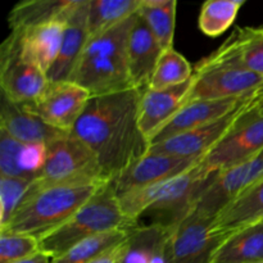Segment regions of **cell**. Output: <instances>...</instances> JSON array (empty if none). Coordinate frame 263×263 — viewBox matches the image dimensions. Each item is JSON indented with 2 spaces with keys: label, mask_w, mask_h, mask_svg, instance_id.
Here are the masks:
<instances>
[{
  "label": "cell",
  "mask_w": 263,
  "mask_h": 263,
  "mask_svg": "<svg viewBox=\"0 0 263 263\" xmlns=\"http://www.w3.org/2000/svg\"><path fill=\"white\" fill-rule=\"evenodd\" d=\"M143 90L91 97L71 134L95 153L107 179L113 180L149 151L139 126Z\"/></svg>",
  "instance_id": "1"
},
{
  "label": "cell",
  "mask_w": 263,
  "mask_h": 263,
  "mask_svg": "<svg viewBox=\"0 0 263 263\" xmlns=\"http://www.w3.org/2000/svg\"><path fill=\"white\" fill-rule=\"evenodd\" d=\"M216 175L202 161L179 176L120 195L121 210L134 225H138L141 216L151 213L153 223L174 230L193 212L199 195Z\"/></svg>",
  "instance_id": "2"
},
{
  "label": "cell",
  "mask_w": 263,
  "mask_h": 263,
  "mask_svg": "<svg viewBox=\"0 0 263 263\" xmlns=\"http://www.w3.org/2000/svg\"><path fill=\"white\" fill-rule=\"evenodd\" d=\"M135 15L102 35L89 37L69 81L86 89L91 97L136 89L127 58L128 35Z\"/></svg>",
  "instance_id": "3"
},
{
  "label": "cell",
  "mask_w": 263,
  "mask_h": 263,
  "mask_svg": "<svg viewBox=\"0 0 263 263\" xmlns=\"http://www.w3.org/2000/svg\"><path fill=\"white\" fill-rule=\"evenodd\" d=\"M100 186L39 187L33 181L22 204L0 231L26 234L40 240L66 223Z\"/></svg>",
  "instance_id": "4"
},
{
  "label": "cell",
  "mask_w": 263,
  "mask_h": 263,
  "mask_svg": "<svg viewBox=\"0 0 263 263\" xmlns=\"http://www.w3.org/2000/svg\"><path fill=\"white\" fill-rule=\"evenodd\" d=\"M263 86V77L241 63L231 36L194 67L184 105L197 100L233 99L253 95Z\"/></svg>",
  "instance_id": "5"
},
{
  "label": "cell",
  "mask_w": 263,
  "mask_h": 263,
  "mask_svg": "<svg viewBox=\"0 0 263 263\" xmlns=\"http://www.w3.org/2000/svg\"><path fill=\"white\" fill-rule=\"evenodd\" d=\"M135 226L121 210L120 200L109 181L102 185L66 223L41 238L39 243L41 251L55 259L85 239L115 229Z\"/></svg>",
  "instance_id": "6"
},
{
  "label": "cell",
  "mask_w": 263,
  "mask_h": 263,
  "mask_svg": "<svg viewBox=\"0 0 263 263\" xmlns=\"http://www.w3.org/2000/svg\"><path fill=\"white\" fill-rule=\"evenodd\" d=\"M109 182L94 152L71 133L48 144L39 187L84 186Z\"/></svg>",
  "instance_id": "7"
},
{
  "label": "cell",
  "mask_w": 263,
  "mask_h": 263,
  "mask_svg": "<svg viewBox=\"0 0 263 263\" xmlns=\"http://www.w3.org/2000/svg\"><path fill=\"white\" fill-rule=\"evenodd\" d=\"M48 84L45 72L23 55L20 36L10 32L0 46L2 95L17 104H32Z\"/></svg>",
  "instance_id": "8"
},
{
  "label": "cell",
  "mask_w": 263,
  "mask_h": 263,
  "mask_svg": "<svg viewBox=\"0 0 263 263\" xmlns=\"http://www.w3.org/2000/svg\"><path fill=\"white\" fill-rule=\"evenodd\" d=\"M253 99V98H252ZM263 151V108L249 103L233 130L204 156L211 171L221 172Z\"/></svg>",
  "instance_id": "9"
},
{
  "label": "cell",
  "mask_w": 263,
  "mask_h": 263,
  "mask_svg": "<svg viewBox=\"0 0 263 263\" xmlns=\"http://www.w3.org/2000/svg\"><path fill=\"white\" fill-rule=\"evenodd\" d=\"M263 179V151L247 161L217 172L198 198L193 211L215 218L234 198Z\"/></svg>",
  "instance_id": "10"
},
{
  "label": "cell",
  "mask_w": 263,
  "mask_h": 263,
  "mask_svg": "<svg viewBox=\"0 0 263 263\" xmlns=\"http://www.w3.org/2000/svg\"><path fill=\"white\" fill-rule=\"evenodd\" d=\"M213 220L193 211L170 230L168 263H211L216 249L226 239L213 233Z\"/></svg>",
  "instance_id": "11"
},
{
  "label": "cell",
  "mask_w": 263,
  "mask_h": 263,
  "mask_svg": "<svg viewBox=\"0 0 263 263\" xmlns=\"http://www.w3.org/2000/svg\"><path fill=\"white\" fill-rule=\"evenodd\" d=\"M251 100L234 109L229 115L223 116L220 120L151 145L148 152L168 154L181 158H204L205 154L210 153L239 122Z\"/></svg>",
  "instance_id": "12"
},
{
  "label": "cell",
  "mask_w": 263,
  "mask_h": 263,
  "mask_svg": "<svg viewBox=\"0 0 263 263\" xmlns=\"http://www.w3.org/2000/svg\"><path fill=\"white\" fill-rule=\"evenodd\" d=\"M90 98L91 95L86 89L72 81L49 82L35 103L25 105L53 127L71 133Z\"/></svg>",
  "instance_id": "13"
},
{
  "label": "cell",
  "mask_w": 263,
  "mask_h": 263,
  "mask_svg": "<svg viewBox=\"0 0 263 263\" xmlns=\"http://www.w3.org/2000/svg\"><path fill=\"white\" fill-rule=\"evenodd\" d=\"M203 161V158H181L162 153L148 152L145 156L131 163L117 177L110 180L117 197L131 192L149 186L164 180L189 171Z\"/></svg>",
  "instance_id": "14"
},
{
  "label": "cell",
  "mask_w": 263,
  "mask_h": 263,
  "mask_svg": "<svg viewBox=\"0 0 263 263\" xmlns=\"http://www.w3.org/2000/svg\"><path fill=\"white\" fill-rule=\"evenodd\" d=\"M253 95L241 98H233V99H221V100H197V102L185 104L172 116L161 128L152 138L151 145L158 144L161 141L176 136L179 134L187 133L190 130L200 127L203 125L217 121L223 116L229 115L243 105Z\"/></svg>",
  "instance_id": "15"
},
{
  "label": "cell",
  "mask_w": 263,
  "mask_h": 263,
  "mask_svg": "<svg viewBox=\"0 0 263 263\" xmlns=\"http://www.w3.org/2000/svg\"><path fill=\"white\" fill-rule=\"evenodd\" d=\"M0 130L25 144L45 145L69 134L49 125L28 105L10 102L4 95H2Z\"/></svg>",
  "instance_id": "16"
},
{
  "label": "cell",
  "mask_w": 263,
  "mask_h": 263,
  "mask_svg": "<svg viewBox=\"0 0 263 263\" xmlns=\"http://www.w3.org/2000/svg\"><path fill=\"white\" fill-rule=\"evenodd\" d=\"M87 12L89 0H81L67 20L59 55L46 74L49 82L69 81L71 79L90 37L87 28Z\"/></svg>",
  "instance_id": "17"
},
{
  "label": "cell",
  "mask_w": 263,
  "mask_h": 263,
  "mask_svg": "<svg viewBox=\"0 0 263 263\" xmlns=\"http://www.w3.org/2000/svg\"><path fill=\"white\" fill-rule=\"evenodd\" d=\"M163 48L145 21L136 13L127 41V58L134 87L145 90L149 87L152 74Z\"/></svg>",
  "instance_id": "18"
},
{
  "label": "cell",
  "mask_w": 263,
  "mask_h": 263,
  "mask_svg": "<svg viewBox=\"0 0 263 263\" xmlns=\"http://www.w3.org/2000/svg\"><path fill=\"white\" fill-rule=\"evenodd\" d=\"M190 85L192 80L170 89L152 90L148 87L143 90L139 105V126L149 144L157 131L184 105Z\"/></svg>",
  "instance_id": "19"
},
{
  "label": "cell",
  "mask_w": 263,
  "mask_h": 263,
  "mask_svg": "<svg viewBox=\"0 0 263 263\" xmlns=\"http://www.w3.org/2000/svg\"><path fill=\"white\" fill-rule=\"evenodd\" d=\"M48 145L25 144L0 130V175L35 181L43 170Z\"/></svg>",
  "instance_id": "20"
},
{
  "label": "cell",
  "mask_w": 263,
  "mask_h": 263,
  "mask_svg": "<svg viewBox=\"0 0 263 263\" xmlns=\"http://www.w3.org/2000/svg\"><path fill=\"white\" fill-rule=\"evenodd\" d=\"M263 220V179L234 198L213 220L212 231L228 238L230 234Z\"/></svg>",
  "instance_id": "21"
},
{
  "label": "cell",
  "mask_w": 263,
  "mask_h": 263,
  "mask_svg": "<svg viewBox=\"0 0 263 263\" xmlns=\"http://www.w3.org/2000/svg\"><path fill=\"white\" fill-rule=\"evenodd\" d=\"M81 0H27L14 5L8 17L10 31L23 32L51 22H67Z\"/></svg>",
  "instance_id": "22"
},
{
  "label": "cell",
  "mask_w": 263,
  "mask_h": 263,
  "mask_svg": "<svg viewBox=\"0 0 263 263\" xmlns=\"http://www.w3.org/2000/svg\"><path fill=\"white\" fill-rule=\"evenodd\" d=\"M64 27L66 22H51L15 32L20 36L23 55L46 74L59 55Z\"/></svg>",
  "instance_id": "23"
},
{
  "label": "cell",
  "mask_w": 263,
  "mask_h": 263,
  "mask_svg": "<svg viewBox=\"0 0 263 263\" xmlns=\"http://www.w3.org/2000/svg\"><path fill=\"white\" fill-rule=\"evenodd\" d=\"M258 262H263V220L230 234L211 259V263Z\"/></svg>",
  "instance_id": "24"
},
{
  "label": "cell",
  "mask_w": 263,
  "mask_h": 263,
  "mask_svg": "<svg viewBox=\"0 0 263 263\" xmlns=\"http://www.w3.org/2000/svg\"><path fill=\"white\" fill-rule=\"evenodd\" d=\"M168 229L158 223L136 225L131 230L127 252L122 263H168Z\"/></svg>",
  "instance_id": "25"
},
{
  "label": "cell",
  "mask_w": 263,
  "mask_h": 263,
  "mask_svg": "<svg viewBox=\"0 0 263 263\" xmlns=\"http://www.w3.org/2000/svg\"><path fill=\"white\" fill-rule=\"evenodd\" d=\"M141 0H89V36L102 35L138 13Z\"/></svg>",
  "instance_id": "26"
},
{
  "label": "cell",
  "mask_w": 263,
  "mask_h": 263,
  "mask_svg": "<svg viewBox=\"0 0 263 263\" xmlns=\"http://www.w3.org/2000/svg\"><path fill=\"white\" fill-rule=\"evenodd\" d=\"M176 8V0H141L138 10L163 50L174 48Z\"/></svg>",
  "instance_id": "27"
},
{
  "label": "cell",
  "mask_w": 263,
  "mask_h": 263,
  "mask_svg": "<svg viewBox=\"0 0 263 263\" xmlns=\"http://www.w3.org/2000/svg\"><path fill=\"white\" fill-rule=\"evenodd\" d=\"M133 229H115L80 241L55 258L53 263H90L103 253L125 241Z\"/></svg>",
  "instance_id": "28"
},
{
  "label": "cell",
  "mask_w": 263,
  "mask_h": 263,
  "mask_svg": "<svg viewBox=\"0 0 263 263\" xmlns=\"http://www.w3.org/2000/svg\"><path fill=\"white\" fill-rule=\"evenodd\" d=\"M194 68L175 48L164 49L152 74L149 89L164 90L190 81Z\"/></svg>",
  "instance_id": "29"
},
{
  "label": "cell",
  "mask_w": 263,
  "mask_h": 263,
  "mask_svg": "<svg viewBox=\"0 0 263 263\" xmlns=\"http://www.w3.org/2000/svg\"><path fill=\"white\" fill-rule=\"evenodd\" d=\"M246 0H208L200 8L198 27L210 37H217L235 22Z\"/></svg>",
  "instance_id": "30"
},
{
  "label": "cell",
  "mask_w": 263,
  "mask_h": 263,
  "mask_svg": "<svg viewBox=\"0 0 263 263\" xmlns=\"http://www.w3.org/2000/svg\"><path fill=\"white\" fill-rule=\"evenodd\" d=\"M230 36L243 66L263 77V26L236 27Z\"/></svg>",
  "instance_id": "31"
},
{
  "label": "cell",
  "mask_w": 263,
  "mask_h": 263,
  "mask_svg": "<svg viewBox=\"0 0 263 263\" xmlns=\"http://www.w3.org/2000/svg\"><path fill=\"white\" fill-rule=\"evenodd\" d=\"M33 181L0 175V230L4 229L27 197Z\"/></svg>",
  "instance_id": "32"
},
{
  "label": "cell",
  "mask_w": 263,
  "mask_h": 263,
  "mask_svg": "<svg viewBox=\"0 0 263 263\" xmlns=\"http://www.w3.org/2000/svg\"><path fill=\"white\" fill-rule=\"evenodd\" d=\"M40 251L39 239L33 236L0 231V263H13Z\"/></svg>",
  "instance_id": "33"
},
{
  "label": "cell",
  "mask_w": 263,
  "mask_h": 263,
  "mask_svg": "<svg viewBox=\"0 0 263 263\" xmlns=\"http://www.w3.org/2000/svg\"><path fill=\"white\" fill-rule=\"evenodd\" d=\"M128 240H130V236H128L125 241L120 243L118 246L113 247L112 249H109L108 252L103 253L102 256H99L98 258H95L94 261L90 263H122L123 258H125L126 252H127Z\"/></svg>",
  "instance_id": "34"
},
{
  "label": "cell",
  "mask_w": 263,
  "mask_h": 263,
  "mask_svg": "<svg viewBox=\"0 0 263 263\" xmlns=\"http://www.w3.org/2000/svg\"><path fill=\"white\" fill-rule=\"evenodd\" d=\"M54 258L50 254L45 253V252L40 251L37 253L32 254L30 257H26V258L20 259V261H15L13 263H53Z\"/></svg>",
  "instance_id": "35"
},
{
  "label": "cell",
  "mask_w": 263,
  "mask_h": 263,
  "mask_svg": "<svg viewBox=\"0 0 263 263\" xmlns=\"http://www.w3.org/2000/svg\"><path fill=\"white\" fill-rule=\"evenodd\" d=\"M252 103H253L256 107H262L263 108V86L258 90V91L254 92L253 99H252Z\"/></svg>",
  "instance_id": "36"
},
{
  "label": "cell",
  "mask_w": 263,
  "mask_h": 263,
  "mask_svg": "<svg viewBox=\"0 0 263 263\" xmlns=\"http://www.w3.org/2000/svg\"><path fill=\"white\" fill-rule=\"evenodd\" d=\"M258 263H263V262H258Z\"/></svg>",
  "instance_id": "37"
}]
</instances>
